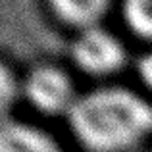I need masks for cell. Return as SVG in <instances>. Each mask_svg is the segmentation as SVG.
I'll return each instance as SVG.
<instances>
[{
	"label": "cell",
	"instance_id": "cell-1",
	"mask_svg": "<svg viewBox=\"0 0 152 152\" xmlns=\"http://www.w3.org/2000/svg\"><path fill=\"white\" fill-rule=\"evenodd\" d=\"M67 121L87 150L129 152L152 133V106L135 91L100 87L79 94Z\"/></svg>",
	"mask_w": 152,
	"mask_h": 152
},
{
	"label": "cell",
	"instance_id": "cell-2",
	"mask_svg": "<svg viewBox=\"0 0 152 152\" xmlns=\"http://www.w3.org/2000/svg\"><path fill=\"white\" fill-rule=\"evenodd\" d=\"M27 102L35 110L48 115L69 114L73 108L77 94H75L73 81L66 71L56 66H37L27 73L21 85Z\"/></svg>",
	"mask_w": 152,
	"mask_h": 152
},
{
	"label": "cell",
	"instance_id": "cell-3",
	"mask_svg": "<svg viewBox=\"0 0 152 152\" xmlns=\"http://www.w3.org/2000/svg\"><path fill=\"white\" fill-rule=\"evenodd\" d=\"M125 48L114 33L100 25L83 29L71 45V58L83 73L104 77L112 75L125 62Z\"/></svg>",
	"mask_w": 152,
	"mask_h": 152
},
{
	"label": "cell",
	"instance_id": "cell-4",
	"mask_svg": "<svg viewBox=\"0 0 152 152\" xmlns=\"http://www.w3.org/2000/svg\"><path fill=\"white\" fill-rule=\"evenodd\" d=\"M0 152H64L42 129L23 121L0 119Z\"/></svg>",
	"mask_w": 152,
	"mask_h": 152
},
{
	"label": "cell",
	"instance_id": "cell-5",
	"mask_svg": "<svg viewBox=\"0 0 152 152\" xmlns=\"http://www.w3.org/2000/svg\"><path fill=\"white\" fill-rule=\"evenodd\" d=\"M110 0H48L50 10L67 25L89 29L98 25L108 10Z\"/></svg>",
	"mask_w": 152,
	"mask_h": 152
},
{
	"label": "cell",
	"instance_id": "cell-6",
	"mask_svg": "<svg viewBox=\"0 0 152 152\" xmlns=\"http://www.w3.org/2000/svg\"><path fill=\"white\" fill-rule=\"evenodd\" d=\"M123 19L135 35L152 41V0H123Z\"/></svg>",
	"mask_w": 152,
	"mask_h": 152
},
{
	"label": "cell",
	"instance_id": "cell-7",
	"mask_svg": "<svg viewBox=\"0 0 152 152\" xmlns=\"http://www.w3.org/2000/svg\"><path fill=\"white\" fill-rule=\"evenodd\" d=\"M19 85L10 67L0 62V119H6V114L18 100Z\"/></svg>",
	"mask_w": 152,
	"mask_h": 152
},
{
	"label": "cell",
	"instance_id": "cell-8",
	"mask_svg": "<svg viewBox=\"0 0 152 152\" xmlns=\"http://www.w3.org/2000/svg\"><path fill=\"white\" fill-rule=\"evenodd\" d=\"M137 75H139V79L145 83V87H148V89L152 91V52L145 54L141 60H139Z\"/></svg>",
	"mask_w": 152,
	"mask_h": 152
}]
</instances>
